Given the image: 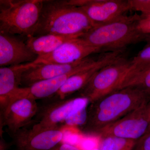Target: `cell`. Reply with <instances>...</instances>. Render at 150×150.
<instances>
[{
  "label": "cell",
  "mask_w": 150,
  "mask_h": 150,
  "mask_svg": "<svg viewBox=\"0 0 150 150\" xmlns=\"http://www.w3.org/2000/svg\"><path fill=\"white\" fill-rule=\"evenodd\" d=\"M38 108L36 100L30 97L17 96L10 98L0 106L1 131L6 126L11 136L22 128L31 125Z\"/></svg>",
  "instance_id": "ba28073f"
},
{
  "label": "cell",
  "mask_w": 150,
  "mask_h": 150,
  "mask_svg": "<svg viewBox=\"0 0 150 150\" xmlns=\"http://www.w3.org/2000/svg\"><path fill=\"white\" fill-rule=\"evenodd\" d=\"M92 150H100L99 147H96L95 148H94V149H93Z\"/></svg>",
  "instance_id": "4316f807"
},
{
  "label": "cell",
  "mask_w": 150,
  "mask_h": 150,
  "mask_svg": "<svg viewBox=\"0 0 150 150\" xmlns=\"http://www.w3.org/2000/svg\"><path fill=\"white\" fill-rule=\"evenodd\" d=\"M98 59L90 56L70 64H45L31 65L22 75L21 85L26 87L40 81L65 74L93 63Z\"/></svg>",
  "instance_id": "4fadbf2b"
},
{
  "label": "cell",
  "mask_w": 150,
  "mask_h": 150,
  "mask_svg": "<svg viewBox=\"0 0 150 150\" xmlns=\"http://www.w3.org/2000/svg\"><path fill=\"white\" fill-rule=\"evenodd\" d=\"M139 15H126L107 24L94 26L79 38L100 52H123L130 45L146 41L147 35L137 27Z\"/></svg>",
  "instance_id": "3957f363"
},
{
  "label": "cell",
  "mask_w": 150,
  "mask_h": 150,
  "mask_svg": "<svg viewBox=\"0 0 150 150\" xmlns=\"http://www.w3.org/2000/svg\"><path fill=\"white\" fill-rule=\"evenodd\" d=\"M50 150H80V149L74 145L66 143H60Z\"/></svg>",
  "instance_id": "cb8c5ba5"
},
{
  "label": "cell",
  "mask_w": 150,
  "mask_h": 150,
  "mask_svg": "<svg viewBox=\"0 0 150 150\" xmlns=\"http://www.w3.org/2000/svg\"><path fill=\"white\" fill-rule=\"evenodd\" d=\"M133 150H150V131L137 140Z\"/></svg>",
  "instance_id": "603a6c76"
},
{
  "label": "cell",
  "mask_w": 150,
  "mask_h": 150,
  "mask_svg": "<svg viewBox=\"0 0 150 150\" xmlns=\"http://www.w3.org/2000/svg\"><path fill=\"white\" fill-rule=\"evenodd\" d=\"M68 2L81 8L95 26L117 20L131 10L129 0H69Z\"/></svg>",
  "instance_id": "9c48e42d"
},
{
  "label": "cell",
  "mask_w": 150,
  "mask_h": 150,
  "mask_svg": "<svg viewBox=\"0 0 150 150\" xmlns=\"http://www.w3.org/2000/svg\"><path fill=\"white\" fill-rule=\"evenodd\" d=\"M25 40L19 35L0 33L1 67L32 63L37 59L38 56L30 50Z\"/></svg>",
  "instance_id": "7c38bea8"
},
{
  "label": "cell",
  "mask_w": 150,
  "mask_h": 150,
  "mask_svg": "<svg viewBox=\"0 0 150 150\" xmlns=\"http://www.w3.org/2000/svg\"><path fill=\"white\" fill-rule=\"evenodd\" d=\"M100 150H133L137 141L119 137H108L100 138Z\"/></svg>",
  "instance_id": "ac0fdd59"
},
{
  "label": "cell",
  "mask_w": 150,
  "mask_h": 150,
  "mask_svg": "<svg viewBox=\"0 0 150 150\" xmlns=\"http://www.w3.org/2000/svg\"><path fill=\"white\" fill-rule=\"evenodd\" d=\"M129 87L139 88L150 91V67L141 69H129L118 90Z\"/></svg>",
  "instance_id": "e0dca14e"
},
{
  "label": "cell",
  "mask_w": 150,
  "mask_h": 150,
  "mask_svg": "<svg viewBox=\"0 0 150 150\" xmlns=\"http://www.w3.org/2000/svg\"><path fill=\"white\" fill-rule=\"evenodd\" d=\"M31 66L29 63L0 68V106L21 85L23 73Z\"/></svg>",
  "instance_id": "9a60e30c"
},
{
  "label": "cell",
  "mask_w": 150,
  "mask_h": 150,
  "mask_svg": "<svg viewBox=\"0 0 150 150\" xmlns=\"http://www.w3.org/2000/svg\"><path fill=\"white\" fill-rule=\"evenodd\" d=\"M98 49L89 45L80 38L71 39L50 54L38 56L31 65L45 64H70L99 53Z\"/></svg>",
  "instance_id": "8fae6325"
},
{
  "label": "cell",
  "mask_w": 150,
  "mask_h": 150,
  "mask_svg": "<svg viewBox=\"0 0 150 150\" xmlns=\"http://www.w3.org/2000/svg\"><path fill=\"white\" fill-rule=\"evenodd\" d=\"M78 38L71 35L47 34L27 38L25 41L30 50L38 56L50 54L67 41Z\"/></svg>",
  "instance_id": "2e32d148"
},
{
  "label": "cell",
  "mask_w": 150,
  "mask_h": 150,
  "mask_svg": "<svg viewBox=\"0 0 150 150\" xmlns=\"http://www.w3.org/2000/svg\"><path fill=\"white\" fill-rule=\"evenodd\" d=\"M131 10L150 13V0H129Z\"/></svg>",
  "instance_id": "7402d4cb"
},
{
  "label": "cell",
  "mask_w": 150,
  "mask_h": 150,
  "mask_svg": "<svg viewBox=\"0 0 150 150\" xmlns=\"http://www.w3.org/2000/svg\"><path fill=\"white\" fill-rule=\"evenodd\" d=\"M88 107L82 109L69 117L62 124V128L64 129L65 127L75 128L79 127L80 128L83 126L87 117Z\"/></svg>",
  "instance_id": "ffe728a7"
},
{
  "label": "cell",
  "mask_w": 150,
  "mask_h": 150,
  "mask_svg": "<svg viewBox=\"0 0 150 150\" xmlns=\"http://www.w3.org/2000/svg\"><path fill=\"white\" fill-rule=\"evenodd\" d=\"M89 104L87 98L78 96L52 101L43 100L42 104L38 105L31 128L35 130L62 128V124L67 118L88 107Z\"/></svg>",
  "instance_id": "8992f818"
},
{
  "label": "cell",
  "mask_w": 150,
  "mask_h": 150,
  "mask_svg": "<svg viewBox=\"0 0 150 150\" xmlns=\"http://www.w3.org/2000/svg\"><path fill=\"white\" fill-rule=\"evenodd\" d=\"M145 42H146L147 43L146 45H150V35H147Z\"/></svg>",
  "instance_id": "484cf974"
},
{
  "label": "cell",
  "mask_w": 150,
  "mask_h": 150,
  "mask_svg": "<svg viewBox=\"0 0 150 150\" xmlns=\"http://www.w3.org/2000/svg\"><path fill=\"white\" fill-rule=\"evenodd\" d=\"M137 27L143 34L150 35V13H141L139 15Z\"/></svg>",
  "instance_id": "44dd1931"
},
{
  "label": "cell",
  "mask_w": 150,
  "mask_h": 150,
  "mask_svg": "<svg viewBox=\"0 0 150 150\" xmlns=\"http://www.w3.org/2000/svg\"><path fill=\"white\" fill-rule=\"evenodd\" d=\"M95 26L79 7L66 0H43L33 36L47 34L80 37Z\"/></svg>",
  "instance_id": "7a4b0ae2"
},
{
  "label": "cell",
  "mask_w": 150,
  "mask_h": 150,
  "mask_svg": "<svg viewBox=\"0 0 150 150\" xmlns=\"http://www.w3.org/2000/svg\"><path fill=\"white\" fill-rule=\"evenodd\" d=\"M149 131H150V128L149 129V131H148V132H149ZM148 132H147V133H148Z\"/></svg>",
  "instance_id": "83f0119b"
},
{
  "label": "cell",
  "mask_w": 150,
  "mask_h": 150,
  "mask_svg": "<svg viewBox=\"0 0 150 150\" xmlns=\"http://www.w3.org/2000/svg\"><path fill=\"white\" fill-rule=\"evenodd\" d=\"M150 101V91L129 87L120 89L90 103L81 132L95 137L98 131Z\"/></svg>",
  "instance_id": "6da1fadb"
},
{
  "label": "cell",
  "mask_w": 150,
  "mask_h": 150,
  "mask_svg": "<svg viewBox=\"0 0 150 150\" xmlns=\"http://www.w3.org/2000/svg\"><path fill=\"white\" fill-rule=\"evenodd\" d=\"M43 0H1L0 33L27 38L33 36Z\"/></svg>",
  "instance_id": "277c9868"
},
{
  "label": "cell",
  "mask_w": 150,
  "mask_h": 150,
  "mask_svg": "<svg viewBox=\"0 0 150 150\" xmlns=\"http://www.w3.org/2000/svg\"><path fill=\"white\" fill-rule=\"evenodd\" d=\"M97 60L91 64L77 69L65 74L37 82L30 86L21 87L20 94L22 96L30 97L35 100L48 98L56 93L70 77L93 66Z\"/></svg>",
  "instance_id": "5bb4252c"
},
{
  "label": "cell",
  "mask_w": 150,
  "mask_h": 150,
  "mask_svg": "<svg viewBox=\"0 0 150 150\" xmlns=\"http://www.w3.org/2000/svg\"><path fill=\"white\" fill-rule=\"evenodd\" d=\"M131 65V59L123 56L97 72L78 96L87 98L90 103L117 90Z\"/></svg>",
  "instance_id": "5b68a950"
},
{
  "label": "cell",
  "mask_w": 150,
  "mask_h": 150,
  "mask_svg": "<svg viewBox=\"0 0 150 150\" xmlns=\"http://www.w3.org/2000/svg\"><path fill=\"white\" fill-rule=\"evenodd\" d=\"M63 128L35 130L22 128L11 135L16 150H50L61 143L64 136Z\"/></svg>",
  "instance_id": "30bf717a"
},
{
  "label": "cell",
  "mask_w": 150,
  "mask_h": 150,
  "mask_svg": "<svg viewBox=\"0 0 150 150\" xmlns=\"http://www.w3.org/2000/svg\"><path fill=\"white\" fill-rule=\"evenodd\" d=\"M150 67V45H146L131 59L130 69H141Z\"/></svg>",
  "instance_id": "d6986e66"
},
{
  "label": "cell",
  "mask_w": 150,
  "mask_h": 150,
  "mask_svg": "<svg viewBox=\"0 0 150 150\" xmlns=\"http://www.w3.org/2000/svg\"><path fill=\"white\" fill-rule=\"evenodd\" d=\"M150 128V101L105 126L97 133L96 137H115L137 141Z\"/></svg>",
  "instance_id": "52a82bcc"
},
{
  "label": "cell",
  "mask_w": 150,
  "mask_h": 150,
  "mask_svg": "<svg viewBox=\"0 0 150 150\" xmlns=\"http://www.w3.org/2000/svg\"><path fill=\"white\" fill-rule=\"evenodd\" d=\"M2 136H1L0 139V150H8L13 145L12 143H8L6 142Z\"/></svg>",
  "instance_id": "d4e9b609"
}]
</instances>
